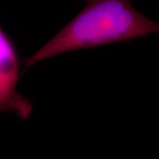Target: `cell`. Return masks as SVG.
I'll return each instance as SVG.
<instances>
[{
    "mask_svg": "<svg viewBox=\"0 0 159 159\" xmlns=\"http://www.w3.org/2000/svg\"><path fill=\"white\" fill-rule=\"evenodd\" d=\"M78 15L24 62L26 68L70 51L159 34V21L137 11L130 0H85Z\"/></svg>",
    "mask_w": 159,
    "mask_h": 159,
    "instance_id": "obj_1",
    "label": "cell"
},
{
    "mask_svg": "<svg viewBox=\"0 0 159 159\" xmlns=\"http://www.w3.org/2000/svg\"><path fill=\"white\" fill-rule=\"evenodd\" d=\"M20 63L17 49L0 27V114L9 111L28 119L32 103L17 89Z\"/></svg>",
    "mask_w": 159,
    "mask_h": 159,
    "instance_id": "obj_2",
    "label": "cell"
}]
</instances>
